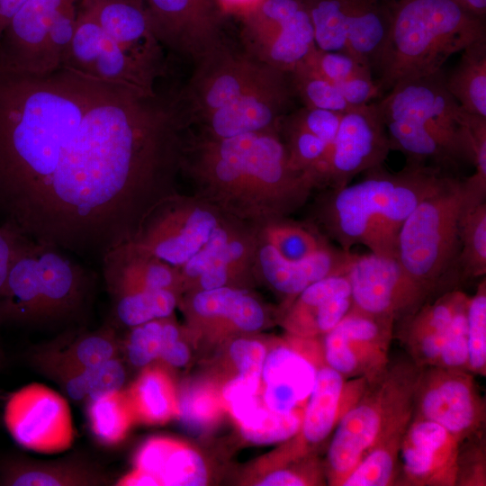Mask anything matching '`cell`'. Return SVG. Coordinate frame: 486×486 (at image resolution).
<instances>
[{
    "mask_svg": "<svg viewBox=\"0 0 486 486\" xmlns=\"http://www.w3.org/2000/svg\"><path fill=\"white\" fill-rule=\"evenodd\" d=\"M391 150L407 163L431 166L454 174L474 166V114L465 112L446 88L442 70L406 80L376 101Z\"/></svg>",
    "mask_w": 486,
    "mask_h": 486,
    "instance_id": "4",
    "label": "cell"
},
{
    "mask_svg": "<svg viewBox=\"0 0 486 486\" xmlns=\"http://www.w3.org/2000/svg\"><path fill=\"white\" fill-rule=\"evenodd\" d=\"M352 308L351 291L346 274L320 279L299 293L282 319L287 334L320 338L332 329Z\"/></svg>",
    "mask_w": 486,
    "mask_h": 486,
    "instance_id": "25",
    "label": "cell"
},
{
    "mask_svg": "<svg viewBox=\"0 0 486 486\" xmlns=\"http://www.w3.org/2000/svg\"><path fill=\"white\" fill-rule=\"evenodd\" d=\"M482 19L458 0H394L374 69L381 95L400 82L442 70L450 57L486 35Z\"/></svg>",
    "mask_w": 486,
    "mask_h": 486,
    "instance_id": "6",
    "label": "cell"
},
{
    "mask_svg": "<svg viewBox=\"0 0 486 486\" xmlns=\"http://www.w3.org/2000/svg\"><path fill=\"white\" fill-rule=\"evenodd\" d=\"M126 355L130 364L143 369L158 360L162 346L163 319L130 328Z\"/></svg>",
    "mask_w": 486,
    "mask_h": 486,
    "instance_id": "48",
    "label": "cell"
},
{
    "mask_svg": "<svg viewBox=\"0 0 486 486\" xmlns=\"http://www.w3.org/2000/svg\"><path fill=\"white\" fill-rule=\"evenodd\" d=\"M316 47L343 52L374 72L391 23L394 0H301Z\"/></svg>",
    "mask_w": 486,
    "mask_h": 486,
    "instance_id": "9",
    "label": "cell"
},
{
    "mask_svg": "<svg viewBox=\"0 0 486 486\" xmlns=\"http://www.w3.org/2000/svg\"><path fill=\"white\" fill-rule=\"evenodd\" d=\"M412 418L438 424L460 442L482 433L485 403L473 374L438 366L420 367Z\"/></svg>",
    "mask_w": 486,
    "mask_h": 486,
    "instance_id": "11",
    "label": "cell"
},
{
    "mask_svg": "<svg viewBox=\"0 0 486 486\" xmlns=\"http://www.w3.org/2000/svg\"><path fill=\"white\" fill-rule=\"evenodd\" d=\"M158 360L164 366L173 368H182L188 364L191 350L183 335L161 349Z\"/></svg>",
    "mask_w": 486,
    "mask_h": 486,
    "instance_id": "55",
    "label": "cell"
},
{
    "mask_svg": "<svg viewBox=\"0 0 486 486\" xmlns=\"http://www.w3.org/2000/svg\"><path fill=\"white\" fill-rule=\"evenodd\" d=\"M323 362L320 338L286 333L268 340L260 385L264 404L279 413L304 410Z\"/></svg>",
    "mask_w": 486,
    "mask_h": 486,
    "instance_id": "14",
    "label": "cell"
},
{
    "mask_svg": "<svg viewBox=\"0 0 486 486\" xmlns=\"http://www.w3.org/2000/svg\"><path fill=\"white\" fill-rule=\"evenodd\" d=\"M225 343L223 360L226 375L213 378L218 382L235 376L261 381L267 341L246 335L233 338Z\"/></svg>",
    "mask_w": 486,
    "mask_h": 486,
    "instance_id": "43",
    "label": "cell"
},
{
    "mask_svg": "<svg viewBox=\"0 0 486 486\" xmlns=\"http://www.w3.org/2000/svg\"><path fill=\"white\" fill-rule=\"evenodd\" d=\"M346 275L352 307L362 312L394 321L409 320L426 302L397 257L354 254Z\"/></svg>",
    "mask_w": 486,
    "mask_h": 486,
    "instance_id": "17",
    "label": "cell"
},
{
    "mask_svg": "<svg viewBox=\"0 0 486 486\" xmlns=\"http://www.w3.org/2000/svg\"><path fill=\"white\" fill-rule=\"evenodd\" d=\"M26 0H0V37L9 21Z\"/></svg>",
    "mask_w": 486,
    "mask_h": 486,
    "instance_id": "57",
    "label": "cell"
},
{
    "mask_svg": "<svg viewBox=\"0 0 486 486\" xmlns=\"http://www.w3.org/2000/svg\"><path fill=\"white\" fill-rule=\"evenodd\" d=\"M247 482L257 486H313L325 484L327 479L316 454L289 461L266 455L256 463Z\"/></svg>",
    "mask_w": 486,
    "mask_h": 486,
    "instance_id": "37",
    "label": "cell"
},
{
    "mask_svg": "<svg viewBox=\"0 0 486 486\" xmlns=\"http://www.w3.org/2000/svg\"><path fill=\"white\" fill-rule=\"evenodd\" d=\"M117 485L122 486H159L158 481L151 475L132 469L130 472L123 475Z\"/></svg>",
    "mask_w": 486,
    "mask_h": 486,
    "instance_id": "56",
    "label": "cell"
},
{
    "mask_svg": "<svg viewBox=\"0 0 486 486\" xmlns=\"http://www.w3.org/2000/svg\"><path fill=\"white\" fill-rule=\"evenodd\" d=\"M239 16L241 48L273 68L290 73L316 49L301 0H259Z\"/></svg>",
    "mask_w": 486,
    "mask_h": 486,
    "instance_id": "10",
    "label": "cell"
},
{
    "mask_svg": "<svg viewBox=\"0 0 486 486\" xmlns=\"http://www.w3.org/2000/svg\"><path fill=\"white\" fill-rule=\"evenodd\" d=\"M445 82L447 90L467 112L486 117V35L461 51Z\"/></svg>",
    "mask_w": 486,
    "mask_h": 486,
    "instance_id": "34",
    "label": "cell"
},
{
    "mask_svg": "<svg viewBox=\"0 0 486 486\" xmlns=\"http://www.w3.org/2000/svg\"><path fill=\"white\" fill-rule=\"evenodd\" d=\"M469 298L460 290H449L433 302H425L408 320L404 342L415 364L418 367L436 364L448 328Z\"/></svg>",
    "mask_w": 486,
    "mask_h": 486,
    "instance_id": "30",
    "label": "cell"
},
{
    "mask_svg": "<svg viewBox=\"0 0 486 486\" xmlns=\"http://www.w3.org/2000/svg\"><path fill=\"white\" fill-rule=\"evenodd\" d=\"M112 298L116 319L129 328L170 317L178 304V292L166 289L123 293Z\"/></svg>",
    "mask_w": 486,
    "mask_h": 486,
    "instance_id": "40",
    "label": "cell"
},
{
    "mask_svg": "<svg viewBox=\"0 0 486 486\" xmlns=\"http://www.w3.org/2000/svg\"><path fill=\"white\" fill-rule=\"evenodd\" d=\"M163 48L194 62L226 40L217 0H142Z\"/></svg>",
    "mask_w": 486,
    "mask_h": 486,
    "instance_id": "19",
    "label": "cell"
},
{
    "mask_svg": "<svg viewBox=\"0 0 486 486\" xmlns=\"http://www.w3.org/2000/svg\"><path fill=\"white\" fill-rule=\"evenodd\" d=\"M366 386V380L346 379L323 362L318 368L299 431L282 443L285 452L293 458L316 454Z\"/></svg>",
    "mask_w": 486,
    "mask_h": 486,
    "instance_id": "21",
    "label": "cell"
},
{
    "mask_svg": "<svg viewBox=\"0 0 486 486\" xmlns=\"http://www.w3.org/2000/svg\"><path fill=\"white\" fill-rule=\"evenodd\" d=\"M364 174L354 184L330 189L321 201V223L344 251L363 245L374 254L397 257L398 236L405 220L454 175L412 163L394 173L381 166Z\"/></svg>",
    "mask_w": 486,
    "mask_h": 486,
    "instance_id": "3",
    "label": "cell"
},
{
    "mask_svg": "<svg viewBox=\"0 0 486 486\" xmlns=\"http://www.w3.org/2000/svg\"><path fill=\"white\" fill-rule=\"evenodd\" d=\"M354 253L324 245L301 260L284 258L268 243L259 251L261 272L268 284L286 297L288 304L313 283L331 275L346 274Z\"/></svg>",
    "mask_w": 486,
    "mask_h": 486,
    "instance_id": "28",
    "label": "cell"
},
{
    "mask_svg": "<svg viewBox=\"0 0 486 486\" xmlns=\"http://www.w3.org/2000/svg\"><path fill=\"white\" fill-rule=\"evenodd\" d=\"M468 370L486 374V280L483 278L470 296L467 311Z\"/></svg>",
    "mask_w": 486,
    "mask_h": 486,
    "instance_id": "44",
    "label": "cell"
},
{
    "mask_svg": "<svg viewBox=\"0 0 486 486\" xmlns=\"http://www.w3.org/2000/svg\"><path fill=\"white\" fill-rule=\"evenodd\" d=\"M87 402L122 391L126 382L124 365L117 356L87 368Z\"/></svg>",
    "mask_w": 486,
    "mask_h": 486,
    "instance_id": "52",
    "label": "cell"
},
{
    "mask_svg": "<svg viewBox=\"0 0 486 486\" xmlns=\"http://www.w3.org/2000/svg\"><path fill=\"white\" fill-rule=\"evenodd\" d=\"M484 450L482 433L461 442L456 485L484 486L486 484Z\"/></svg>",
    "mask_w": 486,
    "mask_h": 486,
    "instance_id": "51",
    "label": "cell"
},
{
    "mask_svg": "<svg viewBox=\"0 0 486 486\" xmlns=\"http://www.w3.org/2000/svg\"><path fill=\"white\" fill-rule=\"evenodd\" d=\"M459 271L461 281L486 274V202L471 201L460 220Z\"/></svg>",
    "mask_w": 486,
    "mask_h": 486,
    "instance_id": "39",
    "label": "cell"
},
{
    "mask_svg": "<svg viewBox=\"0 0 486 486\" xmlns=\"http://www.w3.org/2000/svg\"><path fill=\"white\" fill-rule=\"evenodd\" d=\"M394 320L373 316L353 307L320 338L324 363L346 379H380L389 364Z\"/></svg>",
    "mask_w": 486,
    "mask_h": 486,
    "instance_id": "13",
    "label": "cell"
},
{
    "mask_svg": "<svg viewBox=\"0 0 486 486\" xmlns=\"http://www.w3.org/2000/svg\"><path fill=\"white\" fill-rule=\"evenodd\" d=\"M4 419L15 442L32 451L57 454L74 441L67 400L42 384L32 383L14 392L5 404Z\"/></svg>",
    "mask_w": 486,
    "mask_h": 486,
    "instance_id": "15",
    "label": "cell"
},
{
    "mask_svg": "<svg viewBox=\"0 0 486 486\" xmlns=\"http://www.w3.org/2000/svg\"><path fill=\"white\" fill-rule=\"evenodd\" d=\"M133 468L154 477L159 486H202L210 472L202 454L186 442L154 436L136 451Z\"/></svg>",
    "mask_w": 486,
    "mask_h": 486,
    "instance_id": "29",
    "label": "cell"
},
{
    "mask_svg": "<svg viewBox=\"0 0 486 486\" xmlns=\"http://www.w3.org/2000/svg\"><path fill=\"white\" fill-rule=\"evenodd\" d=\"M87 417L94 437L108 446L123 441L136 423L123 390L88 401Z\"/></svg>",
    "mask_w": 486,
    "mask_h": 486,
    "instance_id": "38",
    "label": "cell"
},
{
    "mask_svg": "<svg viewBox=\"0 0 486 486\" xmlns=\"http://www.w3.org/2000/svg\"><path fill=\"white\" fill-rule=\"evenodd\" d=\"M259 0H217L223 14L237 13L241 14Z\"/></svg>",
    "mask_w": 486,
    "mask_h": 486,
    "instance_id": "58",
    "label": "cell"
},
{
    "mask_svg": "<svg viewBox=\"0 0 486 486\" xmlns=\"http://www.w3.org/2000/svg\"><path fill=\"white\" fill-rule=\"evenodd\" d=\"M72 0H26L0 37V66L43 74L47 32L55 14Z\"/></svg>",
    "mask_w": 486,
    "mask_h": 486,
    "instance_id": "26",
    "label": "cell"
},
{
    "mask_svg": "<svg viewBox=\"0 0 486 486\" xmlns=\"http://www.w3.org/2000/svg\"><path fill=\"white\" fill-rule=\"evenodd\" d=\"M460 444L438 424L412 418L400 446L397 482L409 486H455Z\"/></svg>",
    "mask_w": 486,
    "mask_h": 486,
    "instance_id": "22",
    "label": "cell"
},
{
    "mask_svg": "<svg viewBox=\"0 0 486 486\" xmlns=\"http://www.w3.org/2000/svg\"><path fill=\"white\" fill-rule=\"evenodd\" d=\"M61 68L96 82L157 94L154 73L128 55L95 22L78 10Z\"/></svg>",
    "mask_w": 486,
    "mask_h": 486,
    "instance_id": "16",
    "label": "cell"
},
{
    "mask_svg": "<svg viewBox=\"0 0 486 486\" xmlns=\"http://www.w3.org/2000/svg\"><path fill=\"white\" fill-rule=\"evenodd\" d=\"M412 416L384 432L345 478L341 486H391L397 484L402 439Z\"/></svg>",
    "mask_w": 486,
    "mask_h": 486,
    "instance_id": "33",
    "label": "cell"
},
{
    "mask_svg": "<svg viewBox=\"0 0 486 486\" xmlns=\"http://www.w3.org/2000/svg\"><path fill=\"white\" fill-rule=\"evenodd\" d=\"M187 83L170 98L182 129L226 139L278 128L296 97L289 73L273 68L224 40L194 62Z\"/></svg>",
    "mask_w": 486,
    "mask_h": 486,
    "instance_id": "2",
    "label": "cell"
},
{
    "mask_svg": "<svg viewBox=\"0 0 486 486\" xmlns=\"http://www.w3.org/2000/svg\"><path fill=\"white\" fill-rule=\"evenodd\" d=\"M306 59L337 88L355 78L373 76L367 66L343 52L324 51L316 47Z\"/></svg>",
    "mask_w": 486,
    "mask_h": 486,
    "instance_id": "49",
    "label": "cell"
},
{
    "mask_svg": "<svg viewBox=\"0 0 486 486\" xmlns=\"http://www.w3.org/2000/svg\"><path fill=\"white\" fill-rule=\"evenodd\" d=\"M289 115L304 129L322 140L327 144L328 151L336 138L343 113L303 106L297 111H292Z\"/></svg>",
    "mask_w": 486,
    "mask_h": 486,
    "instance_id": "53",
    "label": "cell"
},
{
    "mask_svg": "<svg viewBox=\"0 0 486 486\" xmlns=\"http://www.w3.org/2000/svg\"><path fill=\"white\" fill-rule=\"evenodd\" d=\"M184 310L190 328L210 343L251 335L266 322L265 309L257 299L229 285L194 291L185 300Z\"/></svg>",
    "mask_w": 486,
    "mask_h": 486,
    "instance_id": "20",
    "label": "cell"
},
{
    "mask_svg": "<svg viewBox=\"0 0 486 486\" xmlns=\"http://www.w3.org/2000/svg\"><path fill=\"white\" fill-rule=\"evenodd\" d=\"M391 151L376 102L343 113L336 138L313 176L315 186L338 189L358 174L382 166Z\"/></svg>",
    "mask_w": 486,
    "mask_h": 486,
    "instance_id": "12",
    "label": "cell"
},
{
    "mask_svg": "<svg viewBox=\"0 0 486 486\" xmlns=\"http://www.w3.org/2000/svg\"><path fill=\"white\" fill-rule=\"evenodd\" d=\"M34 249L41 322L75 317L83 310L92 293L94 274L58 248L35 243Z\"/></svg>",
    "mask_w": 486,
    "mask_h": 486,
    "instance_id": "24",
    "label": "cell"
},
{
    "mask_svg": "<svg viewBox=\"0 0 486 486\" xmlns=\"http://www.w3.org/2000/svg\"><path fill=\"white\" fill-rule=\"evenodd\" d=\"M473 14L483 18L486 12V0H458Z\"/></svg>",
    "mask_w": 486,
    "mask_h": 486,
    "instance_id": "59",
    "label": "cell"
},
{
    "mask_svg": "<svg viewBox=\"0 0 486 486\" xmlns=\"http://www.w3.org/2000/svg\"><path fill=\"white\" fill-rule=\"evenodd\" d=\"M420 367L411 361L389 364L367 383L333 431L324 464L327 482L341 486L345 478L397 422L413 413V393Z\"/></svg>",
    "mask_w": 486,
    "mask_h": 486,
    "instance_id": "8",
    "label": "cell"
},
{
    "mask_svg": "<svg viewBox=\"0 0 486 486\" xmlns=\"http://www.w3.org/2000/svg\"><path fill=\"white\" fill-rule=\"evenodd\" d=\"M78 10L95 22L128 55L158 77L165 49L142 0H79Z\"/></svg>",
    "mask_w": 486,
    "mask_h": 486,
    "instance_id": "23",
    "label": "cell"
},
{
    "mask_svg": "<svg viewBox=\"0 0 486 486\" xmlns=\"http://www.w3.org/2000/svg\"><path fill=\"white\" fill-rule=\"evenodd\" d=\"M110 294L149 291L183 290L177 268L139 248L133 241L108 251L100 261Z\"/></svg>",
    "mask_w": 486,
    "mask_h": 486,
    "instance_id": "27",
    "label": "cell"
},
{
    "mask_svg": "<svg viewBox=\"0 0 486 486\" xmlns=\"http://www.w3.org/2000/svg\"><path fill=\"white\" fill-rule=\"evenodd\" d=\"M58 344L38 352L33 357L36 365L89 368L117 354L116 338L109 326Z\"/></svg>",
    "mask_w": 486,
    "mask_h": 486,
    "instance_id": "36",
    "label": "cell"
},
{
    "mask_svg": "<svg viewBox=\"0 0 486 486\" xmlns=\"http://www.w3.org/2000/svg\"><path fill=\"white\" fill-rule=\"evenodd\" d=\"M179 420L192 436L212 430L226 412L218 382L213 377L187 381L177 388Z\"/></svg>",
    "mask_w": 486,
    "mask_h": 486,
    "instance_id": "35",
    "label": "cell"
},
{
    "mask_svg": "<svg viewBox=\"0 0 486 486\" xmlns=\"http://www.w3.org/2000/svg\"><path fill=\"white\" fill-rule=\"evenodd\" d=\"M220 225L211 211L172 203L167 197L149 213L132 241L179 269L202 249Z\"/></svg>",
    "mask_w": 486,
    "mask_h": 486,
    "instance_id": "18",
    "label": "cell"
},
{
    "mask_svg": "<svg viewBox=\"0 0 486 486\" xmlns=\"http://www.w3.org/2000/svg\"><path fill=\"white\" fill-rule=\"evenodd\" d=\"M79 0L67 3L55 14L47 32L42 72L50 73L61 68L63 58L75 35Z\"/></svg>",
    "mask_w": 486,
    "mask_h": 486,
    "instance_id": "45",
    "label": "cell"
},
{
    "mask_svg": "<svg viewBox=\"0 0 486 486\" xmlns=\"http://www.w3.org/2000/svg\"><path fill=\"white\" fill-rule=\"evenodd\" d=\"M472 200L485 201V196L465 178L452 176L418 203L400 230L397 258L426 302L461 281L460 220Z\"/></svg>",
    "mask_w": 486,
    "mask_h": 486,
    "instance_id": "7",
    "label": "cell"
},
{
    "mask_svg": "<svg viewBox=\"0 0 486 486\" xmlns=\"http://www.w3.org/2000/svg\"><path fill=\"white\" fill-rule=\"evenodd\" d=\"M22 238V237L0 226V294L4 287Z\"/></svg>",
    "mask_w": 486,
    "mask_h": 486,
    "instance_id": "54",
    "label": "cell"
},
{
    "mask_svg": "<svg viewBox=\"0 0 486 486\" xmlns=\"http://www.w3.org/2000/svg\"><path fill=\"white\" fill-rule=\"evenodd\" d=\"M102 482L98 472L76 462L10 458L0 463V485L4 486H87Z\"/></svg>",
    "mask_w": 486,
    "mask_h": 486,
    "instance_id": "32",
    "label": "cell"
},
{
    "mask_svg": "<svg viewBox=\"0 0 486 486\" xmlns=\"http://www.w3.org/2000/svg\"><path fill=\"white\" fill-rule=\"evenodd\" d=\"M136 423L164 425L178 414L177 388L162 364H151L124 390Z\"/></svg>",
    "mask_w": 486,
    "mask_h": 486,
    "instance_id": "31",
    "label": "cell"
},
{
    "mask_svg": "<svg viewBox=\"0 0 486 486\" xmlns=\"http://www.w3.org/2000/svg\"><path fill=\"white\" fill-rule=\"evenodd\" d=\"M302 413L303 410L279 413L266 406L256 422L251 428L240 431L241 436L254 445L283 443L299 431Z\"/></svg>",
    "mask_w": 486,
    "mask_h": 486,
    "instance_id": "46",
    "label": "cell"
},
{
    "mask_svg": "<svg viewBox=\"0 0 486 486\" xmlns=\"http://www.w3.org/2000/svg\"><path fill=\"white\" fill-rule=\"evenodd\" d=\"M469 302V301H468ZM468 303L454 315L435 366L468 371L466 311Z\"/></svg>",
    "mask_w": 486,
    "mask_h": 486,
    "instance_id": "50",
    "label": "cell"
},
{
    "mask_svg": "<svg viewBox=\"0 0 486 486\" xmlns=\"http://www.w3.org/2000/svg\"><path fill=\"white\" fill-rule=\"evenodd\" d=\"M192 169L213 191L239 203L286 212L314 186L290 163L279 127L226 139L202 138Z\"/></svg>",
    "mask_w": 486,
    "mask_h": 486,
    "instance_id": "5",
    "label": "cell"
},
{
    "mask_svg": "<svg viewBox=\"0 0 486 486\" xmlns=\"http://www.w3.org/2000/svg\"><path fill=\"white\" fill-rule=\"evenodd\" d=\"M106 85L64 68L33 74L0 66V226L30 221L64 148Z\"/></svg>",
    "mask_w": 486,
    "mask_h": 486,
    "instance_id": "1",
    "label": "cell"
},
{
    "mask_svg": "<svg viewBox=\"0 0 486 486\" xmlns=\"http://www.w3.org/2000/svg\"><path fill=\"white\" fill-rule=\"evenodd\" d=\"M279 132L284 135L282 139L291 166L296 171L307 174L313 183L314 174L327 154V144L297 123L289 113L280 122Z\"/></svg>",
    "mask_w": 486,
    "mask_h": 486,
    "instance_id": "42",
    "label": "cell"
},
{
    "mask_svg": "<svg viewBox=\"0 0 486 486\" xmlns=\"http://www.w3.org/2000/svg\"><path fill=\"white\" fill-rule=\"evenodd\" d=\"M296 97L305 107L346 112L350 106L339 90L307 59L289 73Z\"/></svg>",
    "mask_w": 486,
    "mask_h": 486,
    "instance_id": "41",
    "label": "cell"
},
{
    "mask_svg": "<svg viewBox=\"0 0 486 486\" xmlns=\"http://www.w3.org/2000/svg\"><path fill=\"white\" fill-rule=\"evenodd\" d=\"M266 243L288 260L303 259L326 245L310 230L290 223L270 226L266 230Z\"/></svg>",
    "mask_w": 486,
    "mask_h": 486,
    "instance_id": "47",
    "label": "cell"
}]
</instances>
